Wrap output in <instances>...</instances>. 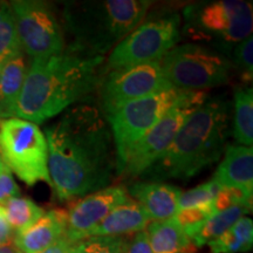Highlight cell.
Masks as SVG:
<instances>
[{"label":"cell","instance_id":"1","mask_svg":"<svg viewBox=\"0 0 253 253\" xmlns=\"http://www.w3.org/2000/svg\"><path fill=\"white\" fill-rule=\"evenodd\" d=\"M48 171L60 201H69L108 186L116 158L113 136L95 107L80 104L45 129Z\"/></svg>","mask_w":253,"mask_h":253},{"label":"cell","instance_id":"2","mask_svg":"<svg viewBox=\"0 0 253 253\" xmlns=\"http://www.w3.org/2000/svg\"><path fill=\"white\" fill-rule=\"evenodd\" d=\"M104 56L65 52L32 60L14 118L40 125L90 95L99 86Z\"/></svg>","mask_w":253,"mask_h":253},{"label":"cell","instance_id":"3","mask_svg":"<svg viewBox=\"0 0 253 253\" xmlns=\"http://www.w3.org/2000/svg\"><path fill=\"white\" fill-rule=\"evenodd\" d=\"M230 116L229 100L208 99L185 119L169 149L141 177L149 182L189 179L216 163L226 149Z\"/></svg>","mask_w":253,"mask_h":253},{"label":"cell","instance_id":"4","mask_svg":"<svg viewBox=\"0 0 253 253\" xmlns=\"http://www.w3.org/2000/svg\"><path fill=\"white\" fill-rule=\"evenodd\" d=\"M151 4L148 0L66 1L62 17L72 40L68 50L103 56L144 20Z\"/></svg>","mask_w":253,"mask_h":253},{"label":"cell","instance_id":"5","mask_svg":"<svg viewBox=\"0 0 253 253\" xmlns=\"http://www.w3.org/2000/svg\"><path fill=\"white\" fill-rule=\"evenodd\" d=\"M181 34L216 49L230 59L240 41L252 36L251 1L210 0L185 6Z\"/></svg>","mask_w":253,"mask_h":253},{"label":"cell","instance_id":"6","mask_svg":"<svg viewBox=\"0 0 253 253\" xmlns=\"http://www.w3.org/2000/svg\"><path fill=\"white\" fill-rule=\"evenodd\" d=\"M161 66L173 87L192 91L224 86L230 81L233 71L226 55L196 42L175 46L163 56Z\"/></svg>","mask_w":253,"mask_h":253},{"label":"cell","instance_id":"7","mask_svg":"<svg viewBox=\"0 0 253 253\" xmlns=\"http://www.w3.org/2000/svg\"><path fill=\"white\" fill-rule=\"evenodd\" d=\"M182 17L175 12L151 14L112 49L110 71L149 62H161L181 40Z\"/></svg>","mask_w":253,"mask_h":253},{"label":"cell","instance_id":"8","mask_svg":"<svg viewBox=\"0 0 253 253\" xmlns=\"http://www.w3.org/2000/svg\"><path fill=\"white\" fill-rule=\"evenodd\" d=\"M0 156L5 166L27 185L45 182L52 186L48 147L38 125L18 118L0 121Z\"/></svg>","mask_w":253,"mask_h":253},{"label":"cell","instance_id":"9","mask_svg":"<svg viewBox=\"0 0 253 253\" xmlns=\"http://www.w3.org/2000/svg\"><path fill=\"white\" fill-rule=\"evenodd\" d=\"M181 93V89L172 87L130 101L106 113V121L110 126L115 145L116 172L119 175L135 144L171 108Z\"/></svg>","mask_w":253,"mask_h":253},{"label":"cell","instance_id":"10","mask_svg":"<svg viewBox=\"0 0 253 253\" xmlns=\"http://www.w3.org/2000/svg\"><path fill=\"white\" fill-rule=\"evenodd\" d=\"M207 100V91L182 90L175 104L135 144L120 175L141 177L169 149L185 119Z\"/></svg>","mask_w":253,"mask_h":253},{"label":"cell","instance_id":"11","mask_svg":"<svg viewBox=\"0 0 253 253\" xmlns=\"http://www.w3.org/2000/svg\"><path fill=\"white\" fill-rule=\"evenodd\" d=\"M21 48L32 60L60 54L65 48V34L48 2L15 0L11 4Z\"/></svg>","mask_w":253,"mask_h":253},{"label":"cell","instance_id":"12","mask_svg":"<svg viewBox=\"0 0 253 253\" xmlns=\"http://www.w3.org/2000/svg\"><path fill=\"white\" fill-rule=\"evenodd\" d=\"M172 87L164 75L161 62L142 63L110 72L101 86V101L104 113H109L130 101Z\"/></svg>","mask_w":253,"mask_h":253},{"label":"cell","instance_id":"13","mask_svg":"<svg viewBox=\"0 0 253 253\" xmlns=\"http://www.w3.org/2000/svg\"><path fill=\"white\" fill-rule=\"evenodd\" d=\"M131 197L123 186H107L87 195L67 212V229L65 237L75 243L89 238L93 230L116 207Z\"/></svg>","mask_w":253,"mask_h":253},{"label":"cell","instance_id":"14","mask_svg":"<svg viewBox=\"0 0 253 253\" xmlns=\"http://www.w3.org/2000/svg\"><path fill=\"white\" fill-rule=\"evenodd\" d=\"M128 194L144 209L150 220L161 221L173 218L178 212L182 190L162 182H137L129 186Z\"/></svg>","mask_w":253,"mask_h":253},{"label":"cell","instance_id":"15","mask_svg":"<svg viewBox=\"0 0 253 253\" xmlns=\"http://www.w3.org/2000/svg\"><path fill=\"white\" fill-rule=\"evenodd\" d=\"M66 229L67 211L53 209L27 230L15 235L13 242L21 253H40L65 237Z\"/></svg>","mask_w":253,"mask_h":253},{"label":"cell","instance_id":"16","mask_svg":"<svg viewBox=\"0 0 253 253\" xmlns=\"http://www.w3.org/2000/svg\"><path fill=\"white\" fill-rule=\"evenodd\" d=\"M212 177L221 188H235L252 196L253 149L245 145H229Z\"/></svg>","mask_w":253,"mask_h":253},{"label":"cell","instance_id":"17","mask_svg":"<svg viewBox=\"0 0 253 253\" xmlns=\"http://www.w3.org/2000/svg\"><path fill=\"white\" fill-rule=\"evenodd\" d=\"M149 221L144 209L130 198L110 211L108 216L93 230L90 237L135 235L144 231Z\"/></svg>","mask_w":253,"mask_h":253},{"label":"cell","instance_id":"18","mask_svg":"<svg viewBox=\"0 0 253 253\" xmlns=\"http://www.w3.org/2000/svg\"><path fill=\"white\" fill-rule=\"evenodd\" d=\"M148 240L153 253H195L196 246L186 236L175 217L153 221L148 231Z\"/></svg>","mask_w":253,"mask_h":253},{"label":"cell","instance_id":"19","mask_svg":"<svg viewBox=\"0 0 253 253\" xmlns=\"http://www.w3.org/2000/svg\"><path fill=\"white\" fill-rule=\"evenodd\" d=\"M26 72L23 54L11 59L0 67V119L14 118Z\"/></svg>","mask_w":253,"mask_h":253},{"label":"cell","instance_id":"20","mask_svg":"<svg viewBox=\"0 0 253 253\" xmlns=\"http://www.w3.org/2000/svg\"><path fill=\"white\" fill-rule=\"evenodd\" d=\"M233 137L238 145L252 147L253 143V90L240 86L233 95Z\"/></svg>","mask_w":253,"mask_h":253},{"label":"cell","instance_id":"21","mask_svg":"<svg viewBox=\"0 0 253 253\" xmlns=\"http://www.w3.org/2000/svg\"><path fill=\"white\" fill-rule=\"evenodd\" d=\"M251 210L252 207H248V205H233L225 210L213 212L201 227L197 235L191 239L192 243L196 248L208 245L209 243L231 229L240 218L245 217V214Z\"/></svg>","mask_w":253,"mask_h":253},{"label":"cell","instance_id":"22","mask_svg":"<svg viewBox=\"0 0 253 253\" xmlns=\"http://www.w3.org/2000/svg\"><path fill=\"white\" fill-rule=\"evenodd\" d=\"M211 253L248 252L253 245V223L251 218L243 217L231 229L209 243Z\"/></svg>","mask_w":253,"mask_h":253},{"label":"cell","instance_id":"23","mask_svg":"<svg viewBox=\"0 0 253 253\" xmlns=\"http://www.w3.org/2000/svg\"><path fill=\"white\" fill-rule=\"evenodd\" d=\"M6 217L12 231L20 233L37 223L43 216L45 211L36 202L30 198L18 197L11 198L2 205Z\"/></svg>","mask_w":253,"mask_h":253},{"label":"cell","instance_id":"24","mask_svg":"<svg viewBox=\"0 0 253 253\" xmlns=\"http://www.w3.org/2000/svg\"><path fill=\"white\" fill-rule=\"evenodd\" d=\"M21 54V45L8 2H0V67Z\"/></svg>","mask_w":253,"mask_h":253},{"label":"cell","instance_id":"25","mask_svg":"<svg viewBox=\"0 0 253 253\" xmlns=\"http://www.w3.org/2000/svg\"><path fill=\"white\" fill-rule=\"evenodd\" d=\"M213 212V203H210L205 205H199V207L178 210V212L175 216V219L178 221L179 225L184 230L186 236L190 239H192L197 235L201 227L204 225L208 218Z\"/></svg>","mask_w":253,"mask_h":253},{"label":"cell","instance_id":"26","mask_svg":"<svg viewBox=\"0 0 253 253\" xmlns=\"http://www.w3.org/2000/svg\"><path fill=\"white\" fill-rule=\"evenodd\" d=\"M231 63L233 69L240 73L245 84L252 82L253 77V39L252 36L246 38L237 45L231 52Z\"/></svg>","mask_w":253,"mask_h":253},{"label":"cell","instance_id":"27","mask_svg":"<svg viewBox=\"0 0 253 253\" xmlns=\"http://www.w3.org/2000/svg\"><path fill=\"white\" fill-rule=\"evenodd\" d=\"M220 188V185H218L216 182L211 179V181L196 186L189 191L182 192L178 201V210L213 203Z\"/></svg>","mask_w":253,"mask_h":253},{"label":"cell","instance_id":"28","mask_svg":"<svg viewBox=\"0 0 253 253\" xmlns=\"http://www.w3.org/2000/svg\"><path fill=\"white\" fill-rule=\"evenodd\" d=\"M126 242L125 236L90 237L81 244L84 253H123Z\"/></svg>","mask_w":253,"mask_h":253},{"label":"cell","instance_id":"29","mask_svg":"<svg viewBox=\"0 0 253 253\" xmlns=\"http://www.w3.org/2000/svg\"><path fill=\"white\" fill-rule=\"evenodd\" d=\"M20 194L12 171L4 166L0 169V205H4L11 198L18 197Z\"/></svg>","mask_w":253,"mask_h":253},{"label":"cell","instance_id":"30","mask_svg":"<svg viewBox=\"0 0 253 253\" xmlns=\"http://www.w3.org/2000/svg\"><path fill=\"white\" fill-rule=\"evenodd\" d=\"M123 253H153L147 232L141 231L132 235L130 238H126Z\"/></svg>","mask_w":253,"mask_h":253},{"label":"cell","instance_id":"31","mask_svg":"<svg viewBox=\"0 0 253 253\" xmlns=\"http://www.w3.org/2000/svg\"><path fill=\"white\" fill-rule=\"evenodd\" d=\"M12 239V229L6 217L4 207L0 205V245Z\"/></svg>","mask_w":253,"mask_h":253},{"label":"cell","instance_id":"32","mask_svg":"<svg viewBox=\"0 0 253 253\" xmlns=\"http://www.w3.org/2000/svg\"><path fill=\"white\" fill-rule=\"evenodd\" d=\"M73 245L74 244L69 242L66 237H62L59 242H56L55 244H53L50 248L46 249L45 251H42L40 253H69Z\"/></svg>","mask_w":253,"mask_h":253},{"label":"cell","instance_id":"33","mask_svg":"<svg viewBox=\"0 0 253 253\" xmlns=\"http://www.w3.org/2000/svg\"><path fill=\"white\" fill-rule=\"evenodd\" d=\"M0 253H20V251L17 249L13 240L11 239L0 245Z\"/></svg>","mask_w":253,"mask_h":253},{"label":"cell","instance_id":"34","mask_svg":"<svg viewBox=\"0 0 253 253\" xmlns=\"http://www.w3.org/2000/svg\"><path fill=\"white\" fill-rule=\"evenodd\" d=\"M69 253H84V250H82L81 242L75 243V244L72 246V249H71V251H69Z\"/></svg>","mask_w":253,"mask_h":253},{"label":"cell","instance_id":"35","mask_svg":"<svg viewBox=\"0 0 253 253\" xmlns=\"http://www.w3.org/2000/svg\"><path fill=\"white\" fill-rule=\"evenodd\" d=\"M5 164H4V162H2V160H1V156H0V169H1L2 167H4Z\"/></svg>","mask_w":253,"mask_h":253},{"label":"cell","instance_id":"36","mask_svg":"<svg viewBox=\"0 0 253 253\" xmlns=\"http://www.w3.org/2000/svg\"><path fill=\"white\" fill-rule=\"evenodd\" d=\"M20 253H21V252H20Z\"/></svg>","mask_w":253,"mask_h":253}]
</instances>
